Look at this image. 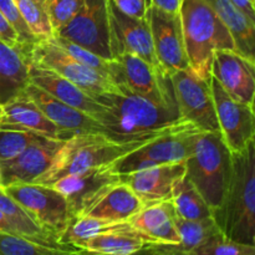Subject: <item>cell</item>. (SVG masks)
I'll use <instances>...</instances> for the list:
<instances>
[{"label": "cell", "mask_w": 255, "mask_h": 255, "mask_svg": "<svg viewBox=\"0 0 255 255\" xmlns=\"http://www.w3.org/2000/svg\"><path fill=\"white\" fill-rule=\"evenodd\" d=\"M120 94L94 96L106 109L100 124L105 134L119 141L142 138L176 126L179 119L177 107L156 102L148 97L119 87Z\"/></svg>", "instance_id": "cell-1"}, {"label": "cell", "mask_w": 255, "mask_h": 255, "mask_svg": "<svg viewBox=\"0 0 255 255\" xmlns=\"http://www.w3.org/2000/svg\"><path fill=\"white\" fill-rule=\"evenodd\" d=\"M219 231L237 243L255 247V144L232 154V171L223 202L212 213Z\"/></svg>", "instance_id": "cell-2"}, {"label": "cell", "mask_w": 255, "mask_h": 255, "mask_svg": "<svg viewBox=\"0 0 255 255\" xmlns=\"http://www.w3.org/2000/svg\"><path fill=\"white\" fill-rule=\"evenodd\" d=\"M173 127L164 129L159 133L131 139V141H119L105 133L74 134L62 143L47 171L35 179L32 183L50 186L56 179L67 174L111 166Z\"/></svg>", "instance_id": "cell-3"}, {"label": "cell", "mask_w": 255, "mask_h": 255, "mask_svg": "<svg viewBox=\"0 0 255 255\" xmlns=\"http://www.w3.org/2000/svg\"><path fill=\"white\" fill-rule=\"evenodd\" d=\"M179 16L189 69L211 82L214 52L236 50L233 39L207 0H182Z\"/></svg>", "instance_id": "cell-4"}, {"label": "cell", "mask_w": 255, "mask_h": 255, "mask_svg": "<svg viewBox=\"0 0 255 255\" xmlns=\"http://www.w3.org/2000/svg\"><path fill=\"white\" fill-rule=\"evenodd\" d=\"M184 166L186 177L213 213L223 202L232 171V153L221 133L199 131L196 134L193 151Z\"/></svg>", "instance_id": "cell-5"}, {"label": "cell", "mask_w": 255, "mask_h": 255, "mask_svg": "<svg viewBox=\"0 0 255 255\" xmlns=\"http://www.w3.org/2000/svg\"><path fill=\"white\" fill-rule=\"evenodd\" d=\"M198 132L199 129L193 125L182 121L141 148L111 164L112 171L119 176H124L149 167L184 163L193 151L194 139Z\"/></svg>", "instance_id": "cell-6"}, {"label": "cell", "mask_w": 255, "mask_h": 255, "mask_svg": "<svg viewBox=\"0 0 255 255\" xmlns=\"http://www.w3.org/2000/svg\"><path fill=\"white\" fill-rule=\"evenodd\" d=\"M2 189L42 229L55 237L57 242L75 219L66 199L52 187L36 183H17L10 184Z\"/></svg>", "instance_id": "cell-7"}, {"label": "cell", "mask_w": 255, "mask_h": 255, "mask_svg": "<svg viewBox=\"0 0 255 255\" xmlns=\"http://www.w3.org/2000/svg\"><path fill=\"white\" fill-rule=\"evenodd\" d=\"M110 76L117 87H126L156 102L177 107L171 77L137 55H115L110 60Z\"/></svg>", "instance_id": "cell-8"}, {"label": "cell", "mask_w": 255, "mask_h": 255, "mask_svg": "<svg viewBox=\"0 0 255 255\" xmlns=\"http://www.w3.org/2000/svg\"><path fill=\"white\" fill-rule=\"evenodd\" d=\"M30 61L37 66L56 72L91 96L120 94L119 87L111 77L77 62L59 45L55 44L51 37L37 40L32 45L30 50Z\"/></svg>", "instance_id": "cell-9"}, {"label": "cell", "mask_w": 255, "mask_h": 255, "mask_svg": "<svg viewBox=\"0 0 255 255\" xmlns=\"http://www.w3.org/2000/svg\"><path fill=\"white\" fill-rule=\"evenodd\" d=\"M169 77L179 119L202 132L219 133L211 82L202 80L189 67L176 71Z\"/></svg>", "instance_id": "cell-10"}, {"label": "cell", "mask_w": 255, "mask_h": 255, "mask_svg": "<svg viewBox=\"0 0 255 255\" xmlns=\"http://www.w3.org/2000/svg\"><path fill=\"white\" fill-rule=\"evenodd\" d=\"M146 19L159 67L168 76L189 67L179 12H168L148 4Z\"/></svg>", "instance_id": "cell-11"}, {"label": "cell", "mask_w": 255, "mask_h": 255, "mask_svg": "<svg viewBox=\"0 0 255 255\" xmlns=\"http://www.w3.org/2000/svg\"><path fill=\"white\" fill-rule=\"evenodd\" d=\"M99 56L112 59L110 49L109 0H84L80 11L56 32Z\"/></svg>", "instance_id": "cell-12"}, {"label": "cell", "mask_w": 255, "mask_h": 255, "mask_svg": "<svg viewBox=\"0 0 255 255\" xmlns=\"http://www.w3.org/2000/svg\"><path fill=\"white\" fill-rule=\"evenodd\" d=\"M211 90L216 106L219 133L232 154L244 151L254 142V107L237 101L211 77Z\"/></svg>", "instance_id": "cell-13"}, {"label": "cell", "mask_w": 255, "mask_h": 255, "mask_svg": "<svg viewBox=\"0 0 255 255\" xmlns=\"http://www.w3.org/2000/svg\"><path fill=\"white\" fill-rule=\"evenodd\" d=\"M120 182L121 178L112 171L111 166H105L67 174L56 179L50 187L64 196L72 216L77 218L84 216L97 199Z\"/></svg>", "instance_id": "cell-14"}, {"label": "cell", "mask_w": 255, "mask_h": 255, "mask_svg": "<svg viewBox=\"0 0 255 255\" xmlns=\"http://www.w3.org/2000/svg\"><path fill=\"white\" fill-rule=\"evenodd\" d=\"M109 29L112 57L121 52H129L161 69L154 55L151 30L146 17L134 19L127 16L109 0Z\"/></svg>", "instance_id": "cell-15"}, {"label": "cell", "mask_w": 255, "mask_h": 255, "mask_svg": "<svg viewBox=\"0 0 255 255\" xmlns=\"http://www.w3.org/2000/svg\"><path fill=\"white\" fill-rule=\"evenodd\" d=\"M211 75L229 96L254 107L255 61L237 50H218L214 52Z\"/></svg>", "instance_id": "cell-16"}, {"label": "cell", "mask_w": 255, "mask_h": 255, "mask_svg": "<svg viewBox=\"0 0 255 255\" xmlns=\"http://www.w3.org/2000/svg\"><path fill=\"white\" fill-rule=\"evenodd\" d=\"M65 141L40 137L14 159L0 163L1 187L17 183H32L47 171L55 154Z\"/></svg>", "instance_id": "cell-17"}, {"label": "cell", "mask_w": 255, "mask_h": 255, "mask_svg": "<svg viewBox=\"0 0 255 255\" xmlns=\"http://www.w3.org/2000/svg\"><path fill=\"white\" fill-rule=\"evenodd\" d=\"M29 82L39 89L44 90L55 99L64 104L94 117L96 121H101L106 109L94 99L90 94L70 82L65 77L45 67L37 66L31 62L29 71Z\"/></svg>", "instance_id": "cell-18"}, {"label": "cell", "mask_w": 255, "mask_h": 255, "mask_svg": "<svg viewBox=\"0 0 255 255\" xmlns=\"http://www.w3.org/2000/svg\"><path fill=\"white\" fill-rule=\"evenodd\" d=\"M186 174L184 163L163 164L149 167L133 173L120 176L121 182L126 183L143 206L157 202L169 201L174 184Z\"/></svg>", "instance_id": "cell-19"}, {"label": "cell", "mask_w": 255, "mask_h": 255, "mask_svg": "<svg viewBox=\"0 0 255 255\" xmlns=\"http://www.w3.org/2000/svg\"><path fill=\"white\" fill-rule=\"evenodd\" d=\"M21 94L34 102L52 124L69 133H105L104 127L94 117L64 104L30 82Z\"/></svg>", "instance_id": "cell-20"}, {"label": "cell", "mask_w": 255, "mask_h": 255, "mask_svg": "<svg viewBox=\"0 0 255 255\" xmlns=\"http://www.w3.org/2000/svg\"><path fill=\"white\" fill-rule=\"evenodd\" d=\"M0 128L32 132L39 136L61 139V141H66L70 137L74 136L52 124L42 114L41 110L22 94H20L7 104L2 105Z\"/></svg>", "instance_id": "cell-21"}, {"label": "cell", "mask_w": 255, "mask_h": 255, "mask_svg": "<svg viewBox=\"0 0 255 255\" xmlns=\"http://www.w3.org/2000/svg\"><path fill=\"white\" fill-rule=\"evenodd\" d=\"M176 211L169 201L157 202L142 207L128 223L147 238L149 244L177 246L179 244L176 227Z\"/></svg>", "instance_id": "cell-22"}, {"label": "cell", "mask_w": 255, "mask_h": 255, "mask_svg": "<svg viewBox=\"0 0 255 255\" xmlns=\"http://www.w3.org/2000/svg\"><path fill=\"white\" fill-rule=\"evenodd\" d=\"M149 242L128 222H122L91 237L79 246V249L96 255H134Z\"/></svg>", "instance_id": "cell-23"}, {"label": "cell", "mask_w": 255, "mask_h": 255, "mask_svg": "<svg viewBox=\"0 0 255 255\" xmlns=\"http://www.w3.org/2000/svg\"><path fill=\"white\" fill-rule=\"evenodd\" d=\"M30 55L0 40V105L19 96L29 84Z\"/></svg>", "instance_id": "cell-24"}, {"label": "cell", "mask_w": 255, "mask_h": 255, "mask_svg": "<svg viewBox=\"0 0 255 255\" xmlns=\"http://www.w3.org/2000/svg\"><path fill=\"white\" fill-rule=\"evenodd\" d=\"M233 39L234 46L247 59L255 61V21L231 0H207Z\"/></svg>", "instance_id": "cell-25"}, {"label": "cell", "mask_w": 255, "mask_h": 255, "mask_svg": "<svg viewBox=\"0 0 255 255\" xmlns=\"http://www.w3.org/2000/svg\"><path fill=\"white\" fill-rule=\"evenodd\" d=\"M143 207L141 199L124 182L111 187L104 196L92 204L84 216L122 223L128 222Z\"/></svg>", "instance_id": "cell-26"}, {"label": "cell", "mask_w": 255, "mask_h": 255, "mask_svg": "<svg viewBox=\"0 0 255 255\" xmlns=\"http://www.w3.org/2000/svg\"><path fill=\"white\" fill-rule=\"evenodd\" d=\"M171 202L179 218L188 219V221L213 218L212 209L209 208L201 193L197 191L196 187L189 182L186 174L174 184Z\"/></svg>", "instance_id": "cell-27"}, {"label": "cell", "mask_w": 255, "mask_h": 255, "mask_svg": "<svg viewBox=\"0 0 255 255\" xmlns=\"http://www.w3.org/2000/svg\"><path fill=\"white\" fill-rule=\"evenodd\" d=\"M14 2L35 39L44 40L54 36L45 0H14Z\"/></svg>", "instance_id": "cell-28"}, {"label": "cell", "mask_w": 255, "mask_h": 255, "mask_svg": "<svg viewBox=\"0 0 255 255\" xmlns=\"http://www.w3.org/2000/svg\"><path fill=\"white\" fill-rule=\"evenodd\" d=\"M114 222L105 221V219L95 218L90 216H81L75 218L70 223L66 231L62 233V236L59 238V242L61 244H69L79 248L81 243L90 239L91 237L106 231L115 226Z\"/></svg>", "instance_id": "cell-29"}, {"label": "cell", "mask_w": 255, "mask_h": 255, "mask_svg": "<svg viewBox=\"0 0 255 255\" xmlns=\"http://www.w3.org/2000/svg\"><path fill=\"white\" fill-rule=\"evenodd\" d=\"M71 252L42 246L21 236L0 232V255H65Z\"/></svg>", "instance_id": "cell-30"}, {"label": "cell", "mask_w": 255, "mask_h": 255, "mask_svg": "<svg viewBox=\"0 0 255 255\" xmlns=\"http://www.w3.org/2000/svg\"><path fill=\"white\" fill-rule=\"evenodd\" d=\"M40 137L32 132L0 128V163L14 159Z\"/></svg>", "instance_id": "cell-31"}, {"label": "cell", "mask_w": 255, "mask_h": 255, "mask_svg": "<svg viewBox=\"0 0 255 255\" xmlns=\"http://www.w3.org/2000/svg\"><path fill=\"white\" fill-rule=\"evenodd\" d=\"M188 255H255V247L237 243L217 233Z\"/></svg>", "instance_id": "cell-32"}, {"label": "cell", "mask_w": 255, "mask_h": 255, "mask_svg": "<svg viewBox=\"0 0 255 255\" xmlns=\"http://www.w3.org/2000/svg\"><path fill=\"white\" fill-rule=\"evenodd\" d=\"M51 39L54 40L55 44L59 45L62 50H65L77 62L111 77L110 76V60L99 56L95 52L90 51V50L85 49V47L80 46V45L75 44V42L70 41V40L65 39V37L54 35V36H51Z\"/></svg>", "instance_id": "cell-33"}, {"label": "cell", "mask_w": 255, "mask_h": 255, "mask_svg": "<svg viewBox=\"0 0 255 255\" xmlns=\"http://www.w3.org/2000/svg\"><path fill=\"white\" fill-rule=\"evenodd\" d=\"M82 4L84 0H45V7L54 34L71 21Z\"/></svg>", "instance_id": "cell-34"}, {"label": "cell", "mask_w": 255, "mask_h": 255, "mask_svg": "<svg viewBox=\"0 0 255 255\" xmlns=\"http://www.w3.org/2000/svg\"><path fill=\"white\" fill-rule=\"evenodd\" d=\"M0 12L4 15L5 19L11 24V26L14 27V30L17 32V35H19L22 44H24L30 51L32 45H34L37 40L35 39L34 35L31 34V31H30L29 27H27V25L25 24V21L22 20L21 15H20L19 10H17L14 0H0Z\"/></svg>", "instance_id": "cell-35"}, {"label": "cell", "mask_w": 255, "mask_h": 255, "mask_svg": "<svg viewBox=\"0 0 255 255\" xmlns=\"http://www.w3.org/2000/svg\"><path fill=\"white\" fill-rule=\"evenodd\" d=\"M125 15L134 19H144L148 9V0H111Z\"/></svg>", "instance_id": "cell-36"}, {"label": "cell", "mask_w": 255, "mask_h": 255, "mask_svg": "<svg viewBox=\"0 0 255 255\" xmlns=\"http://www.w3.org/2000/svg\"><path fill=\"white\" fill-rule=\"evenodd\" d=\"M0 40L4 42H6V44L11 45V46L19 47V49L25 50V51L29 52V55H30L29 49H27V47L22 44V41L20 40L17 32L15 31L14 27L11 26V24H10L6 19H5V16L1 14V12H0Z\"/></svg>", "instance_id": "cell-37"}, {"label": "cell", "mask_w": 255, "mask_h": 255, "mask_svg": "<svg viewBox=\"0 0 255 255\" xmlns=\"http://www.w3.org/2000/svg\"><path fill=\"white\" fill-rule=\"evenodd\" d=\"M149 4L168 12H179L182 0H148Z\"/></svg>", "instance_id": "cell-38"}, {"label": "cell", "mask_w": 255, "mask_h": 255, "mask_svg": "<svg viewBox=\"0 0 255 255\" xmlns=\"http://www.w3.org/2000/svg\"><path fill=\"white\" fill-rule=\"evenodd\" d=\"M231 1L255 21V0H231Z\"/></svg>", "instance_id": "cell-39"}, {"label": "cell", "mask_w": 255, "mask_h": 255, "mask_svg": "<svg viewBox=\"0 0 255 255\" xmlns=\"http://www.w3.org/2000/svg\"><path fill=\"white\" fill-rule=\"evenodd\" d=\"M0 232L2 233H9V234H15V236H20L16 232V229L11 226L9 221L6 219V217L0 212Z\"/></svg>", "instance_id": "cell-40"}, {"label": "cell", "mask_w": 255, "mask_h": 255, "mask_svg": "<svg viewBox=\"0 0 255 255\" xmlns=\"http://www.w3.org/2000/svg\"><path fill=\"white\" fill-rule=\"evenodd\" d=\"M65 255H96V254H90V253H86V252H84V251H76V252H71V253L65 254Z\"/></svg>", "instance_id": "cell-41"}, {"label": "cell", "mask_w": 255, "mask_h": 255, "mask_svg": "<svg viewBox=\"0 0 255 255\" xmlns=\"http://www.w3.org/2000/svg\"><path fill=\"white\" fill-rule=\"evenodd\" d=\"M2 114V105H0V116H1Z\"/></svg>", "instance_id": "cell-42"}, {"label": "cell", "mask_w": 255, "mask_h": 255, "mask_svg": "<svg viewBox=\"0 0 255 255\" xmlns=\"http://www.w3.org/2000/svg\"><path fill=\"white\" fill-rule=\"evenodd\" d=\"M0 188H2V187H1V183H0Z\"/></svg>", "instance_id": "cell-43"}]
</instances>
